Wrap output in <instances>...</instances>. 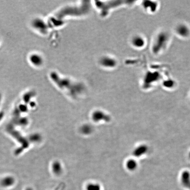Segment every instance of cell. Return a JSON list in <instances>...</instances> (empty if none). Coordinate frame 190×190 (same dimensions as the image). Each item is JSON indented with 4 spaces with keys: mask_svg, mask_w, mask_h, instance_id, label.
Here are the masks:
<instances>
[{
    "mask_svg": "<svg viewBox=\"0 0 190 190\" xmlns=\"http://www.w3.org/2000/svg\"><path fill=\"white\" fill-rule=\"evenodd\" d=\"M147 148L145 146H141L137 148V149H135V152H134V154L135 156H142L144 154H145L147 151Z\"/></svg>",
    "mask_w": 190,
    "mask_h": 190,
    "instance_id": "obj_1",
    "label": "cell"
},
{
    "mask_svg": "<svg viewBox=\"0 0 190 190\" xmlns=\"http://www.w3.org/2000/svg\"><path fill=\"white\" fill-rule=\"evenodd\" d=\"M13 179L11 177H7L3 179L2 181V185L5 187H9L13 184Z\"/></svg>",
    "mask_w": 190,
    "mask_h": 190,
    "instance_id": "obj_2",
    "label": "cell"
},
{
    "mask_svg": "<svg viewBox=\"0 0 190 190\" xmlns=\"http://www.w3.org/2000/svg\"><path fill=\"white\" fill-rule=\"evenodd\" d=\"M126 166H127V167L130 169V170H133V169H135V168L137 167V162L135 160H130L127 162Z\"/></svg>",
    "mask_w": 190,
    "mask_h": 190,
    "instance_id": "obj_3",
    "label": "cell"
},
{
    "mask_svg": "<svg viewBox=\"0 0 190 190\" xmlns=\"http://www.w3.org/2000/svg\"><path fill=\"white\" fill-rule=\"evenodd\" d=\"M86 190H100V187L98 184H90L88 185Z\"/></svg>",
    "mask_w": 190,
    "mask_h": 190,
    "instance_id": "obj_4",
    "label": "cell"
},
{
    "mask_svg": "<svg viewBox=\"0 0 190 190\" xmlns=\"http://www.w3.org/2000/svg\"><path fill=\"white\" fill-rule=\"evenodd\" d=\"M26 190H33L32 189L30 188H29L27 189Z\"/></svg>",
    "mask_w": 190,
    "mask_h": 190,
    "instance_id": "obj_5",
    "label": "cell"
},
{
    "mask_svg": "<svg viewBox=\"0 0 190 190\" xmlns=\"http://www.w3.org/2000/svg\"><path fill=\"white\" fill-rule=\"evenodd\" d=\"M189 156H190V153H189Z\"/></svg>",
    "mask_w": 190,
    "mask_h": 190,
    "instance_id": "obj_6",
    "label": "cell"
}]
</instances>
